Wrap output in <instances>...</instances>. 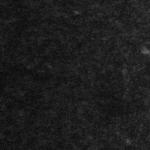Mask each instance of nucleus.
Returning <instances> with one entry per match:
<instances>
[{"label":"nucleus","instance_id":"obj_1","mask_svg":"<svg viewBox=\"0 0 150 150\" xmlns=\"http://www.w3.org/2000/svg\"><path fill=\"white\" fill-rule=\"evenodd\" d=\"M69 139L70 141L74 144H78L80 142L81 137L80 134L77 132H75L70 134Z\"/></svg>","mask_w":150,"mask_h":150},{"label":"nucleus","instance_id":"obj_2","mask_svg":"<svg viewBox=\"0 0 150 150\" xmlns=\"http://www.w3.org/2000/svg\"><path fill=\"white\" fill-rule=\"evenodd\" d=\"M37 140L35 137H30L27 139L26 145L28 147L31 148L35 146L37 144Z\"/></svg>","mask_w":150,"mask_h":150},{"label":"nucleus","instance_id":"obj_3","mask_svg":"<svg viewBox=\"0 0 150 150\" xmlns=\"http://www.w3.org/2000/svg\"><path fill=\"white\" fill-rule=\"evenodd\" d=\"M56 147L59 149H62L64 148V143L61 142H59L56 143Z\"/></svg>","mask_w":150,"mask_h":150},{"label":"nucleus","instance_id":"obj_4","mask_svg":"<svg viewBox=\"0 0 150 150\" xmlns=\"http://www.w3.org/2000/svg\"><path fill=\"white\" fill-rule=\"evenodd\" d=\"M43 131L44 133H49V132H50V129H49V128H47V127H46V128H44V129H43Z\"/></svg>","mask_w":150,"mask_h":150},{"label":"nucleus","instance_id":"obj_5","mask_svg":"<svg viewBox=\"0 0 150 150\" xmlns=\"http://www.w3.org/2000/svg\"><path fill=\"white\" fill-rule=\"evenodd\" d=\"M4 135L6 137H8V136H9L10 135H11L10 132L8 131H6L5 132H4Z\"/></svg>","mask_w":150,"mask_h":150}]
</instances>
